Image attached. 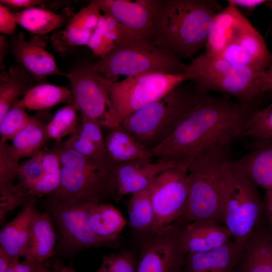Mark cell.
Listing matches in <instances>:
<instances>
[{
    "label": "cell",
    "mask_w": 272,
    "mask_h": 272,
    "mask_svg": "<svg viewBox=\"0 0 272 272\" xmlns=\"http://www.w3.org/2000/svg\"><path fill=\"white\" fill-rule=\"evenodd\" d=\"M254 104L233 101L201 92L190 112L172 133L149 151L152 158L189 163L207 154L227 152L243 137Z\"/></svg>",
    "instance_id": "cell-1"
},
{
    "label": "cell",
    "mask_w": 272,
    "mask_h": 272,
    "mask_svg": "<svg viewBox=\"0 0 272 272\" xmlns=\"http://www.w3.org/2000/svg\"><path fill=\"white\" fill-rule=\"evenodd\" d=\"M218 2L209 0H160L152 40L178 59L191 57L206 46Z\"/></svg>",
    "instance_id": "cell-2"
},
{
    "label": "cell",
    "mask_w": 272,
    "mask_h": 272,
    "mask_svg": "<svg viewBox=\"0 0 272 272\" xmlns=\"http://www.w3.org/2000/svg\"><path fill=\"white\" fill-rule=\"evenodd\" d=\"M57 143L53 148L60 159V181L58 188L47 197L69 202H103L115 199L117 165L109 157L89 158Z\"/></svg>",
    "instance_id": "cell-3"
},
{
    "label": "cell",
    "mask_w": 272,
    "mask_h": 272,
    "mask_svg": "<svg viewBox=\"0 0 272 272\" xmlns=\"http://www.w3.org/2000/svg\"><path fill=\"white\" fill-rule=\"evenodd\" d=\"M186 212L177 223L214 222L223 225V210L231 177L227 152H212L192 160L188 167Z\"/></svg>",
    "instance_id": "cell-4"
},
{
    "label": "cell",
    "mask_w": 272,
    "mask_h": 272,
    "mask_svg": "<svg viewBox=\"0 0 272 272\" xmlns=\"http://www.w3.org/2000/svg\"><path fill=\"white\" fill-rule=\"evenodd\" d=\"M200 93L194 85L191 89L180 84L162 98L126 117L120 126L149 151L172 133L194 106Z\"/></svg>",
    "instance_id": "cell-5"
},
{
    "label": "cell",
    "mask_w": 272,
    "mask_h": 272,
    "mask_svg": "<svg viewBox=\"0 0 272 272\" xmlns=\"http://www.w3.org/2000/svg\"><path fill=\"white\" fill-rule=\"evenodd\" d=\"M98 76L110 101V107L99 124L109 129L119 127L126 117L188 80L187 74H141L127 77L120 81Z\"/></svg>",
    "instance_id": "cell-6"
},
{
    "label": "cell",
    "mask_w": 272,
    "mask_h": 272,
    "mask_svg": "<svg viewBox=\"0 0 272 272\" xmlns=\"http://www.w3.org/2000/svg\"><path fill=\"white\" fill-rule=\"evenodd\" d=\"M89 65L93 72L110 80L120 75L186 74L187 69L179 59L149 39L133 40L117 45Z\"/></svg>",
    "instance_id": "cell-7"
},
{
    "label": "cell",
    "mask_w": 272,
    "mask_h": 272,
    "mask_svg": "<svg viewBox=\"0 0 272 272\" xmlns=\"http://www.w3.org/2000/svg\"><path fill=\"white\" fill-rule=\"evenodd\" d=\"M96 202H69L46 197L40 201L53 223L57 234L55 253L71 257L89 248L116 247L117 243L100 239L92 231L89 213Z\"/></svg>",
    "instance_id": "cell-8"
},
{
    "label": "cell",
    "mask_w": 272,
    "mask_h": 272,
    "mask_svg": "<svg viewBox=\"0 0 272 272\" xmlns=\"http://www.w3.org/2000/svg\"><path fill=\"white\" fill-rule=\"evenodd\" d=\"M264 206L257 186L231 161V177L223 210V225L241 248L260 225Z\"/></svg>",
    "instance_id": "cell-9"
},
{
    "label": "cell",
    "mask_w": 272,
    "mask_h": 272,
    "mask_svg": "<svg viewBox=\"0 0 272 272\" xmlns=\"http://www.w3.org/2000/svg\"><path fill=\"white\" fill-rule=\"evenodd\" d=\"M199 72L200 76L191 81L200 92L224 93L247 104H254L258 96L263 94L260 83L261 72L232 64L218 57L208 56L200 60Z\"/></svg>",
    "instance_id": "cell-10"
},
{
    "label": "cell",
    "mask_w": 272,
    "mask_h": 272,
    "mask_svg": "<svg viewBox=\"0 0 272 272\" xmlns=\"http://www.w3.org/2000/svg\"><path fill=\"white\" fill-rule=\"evenodd\" d=\"M184 163L159 174L149 187L155 214L153 235L177 223L184 215L188 205V167Z\"/></svg>",
    "instance_id": "cell-11"
},
{
    "label": "cell",
    "mask_w": 272,
    "mask_h": 272,
    "mask_svg": "<svg viewBox=\"0 0 272 272\" xmlns=\"http://www.w3.org/2000/svg\"><path fill=\"white\" fill-rule=\"evenodd\" d=\"M176 223L142 242L137 272H183L186 253Z\"/></svg>",
    "instance_id": "cell-12"
},
{
    "label": "cell",
    "mask_w": 272,
    "mask_h": 272,
    "mask_svg": "<svg viewBox=\"0 0 272 272\" xmlns=\"http://www.w3.org/2000/svg\"><path fill=\"white\" fill-rule=\"evenodd\" d=\"M90 2L119 24L123 33L121 44L136 39L152 40L154 17L160 0H93Z\"/></svg>",
    "instance_id": "cell-13"
},
{
    "label": "cell",
    "mask_w": 272,
    "mask_h": 272,
    "mask_svg": "<svg viewBox=\"0 0 272 272\" xmlns=\"http://www.w3.org/2000/svg\"><path fill=\"white\" fill-rule=\"evenodd\" d=\"M73 103L82 116L100 123L110 107L109 95L98 75L89 64L79 66L67 74Z\"/></svg>",
    "instance_id": "cell-14"
},
{
    "label": "cell",
    "mask_w": 272,
    "mask_h": 272,
    "mask_svg": "<svg viewBox=\"0 0 272 272\" xmlns=\"http://www.w3.org/2000/svg\"><path fill=\"white\" fill-rule=\"evenodd\" d=\"M218 57L257 72L264 71L272 62V53L263 38L247 19Z\"/></svg>",
    "instance_id": "cell-15"
},
{
    "label": "cell",
    "mask_w": 272,
    "mask_h": 272,
    "mask_svg": "<svg viewBox=\"0 0 272 272\" xmlns=\"http://www.w3.org/2000/svg\"><path fill=\"white\" fill-rule=\"evenodd\" d=\"M184 163L183 162L141 159L117 165L116 192L114 200L119 201L125 195L148 188L156 177L165 170Z\"/></svg>",
    "instance_id": "cell-16"
},
{
    "label": "cell",
    "mask_w": 272,
    "mask_h": 272,
    "mask_svg": "<svg viewBox=\"0 0 272 272\" xmlns=\"http://www.w3.org/2000/svg\"><path fill=\"white\" fill-rule=\"evenodd\" d=\"M10 50L16 60L36 81L50 76L67 77L56 65L54 57L45 49L46 43L39 35L25 40L20 33L10 42Z\"/></svg>",
    "instance_id": "cell-17"
},
{
    "label": "cell",
    "mask_w": 272,
    "mask_h": 272,
    "mask_svg": "<svg viewBox=\"0 0 272 272\" xmlns=\"http://www.w3.org/2000/svg\"><path fill=\"white\" fill-rule=\"evenodd\" d=\"M19 161L8 142L0 141V215L3 217L31 199L27 190L15 183L18 179Z\"/></svg>",
    "instance_id": "cell-18"
},
{
    "label": "cell",
    "mask_w": 272,
    "mask_h": 272,
    "mask_svg": "<svg viewBox=\"0 0 272 272\" xmlns=\"http://www.w3.org/2000/svg\"><path fill=\"white\" fill-rule=\"evenodd\" d=\"M179 238L186 253H203L218 249L233 240L223 225L210 221L179 223Z\"/></svg>",
    "instance_id": "cell-19"
},
{
    "label": "cell",
    "mask_w": 272,
    "mask_h": 272,
    "mask_svg": "<svg viewBox=\"0 0 272 272\" xmlns=\"http://www.w3.org/2000/svg\"><path fill=\"white\" fill-rule=\"evenodd\" d=\"M37 200L22 207L16 216L5 223L0 231V248L11 260L25 257L30 241V229L33 216L37 211Z\"/></svg>",
    "instance_id": "cell-20"
},
{
    "label": "cell",
    "mask_w": 272,
    "mask_h": 272,
    "mask_svg": "<svg viewBox=\"0 0 272 272\" xmlns=\"http://www.w3.org/2000/svg\"><path fill=\"white\" fill-rule=\"evenodd\" d=\"M247 19L234 5L227 6L215 16L206 44V56L218 57L234 40Z\"/></svg>",
    "instance_id": "cell-21"
},
{
    "label": "cell",
    "mask_w": 272,
    "mask_h": 272,
    "mask_svg": "<svg viewBox=\"0 0 272 272\" xmlns=\"http://www.w3.org/2000/svg\"><path fill=\"white\" fill-rule=\"evenodd\" d=\"M240 252L232 240L211 251L186 253L183 272H238Z\"/></svg>",
    "instance_id": "cell-22"
},
{
    "label": "cell",
    "mask_w": 272,
    "mask_h": 272,
    "mask_svg": "<svg viewBox=\"0 0 272 272\" xmlns=\"http://www.w3.org/2000/svg\"><path fill=\"white\" fill-rule=\"evenodd\" d=\"M238 272H272V235L260 225L241 248Z\"/></svg>",
    "instance_id": "cell-23"
},
{
    "label": "cell",
    "mask_w": 272,
    "mask_h": 272,
    "mask_svg": "<svg viewBox=\"0 0 272 272\" xmlns=\"http://www.w3.org/2000/svg\"><path fill=\"white\" fill-rule=\"evenodd\" d=\"M236 164L257 187L272 189V140H259Z\"/></svg>",
    "instance_id": "cell-24"
},
{
    "label": "cell",
    "mask_w": 272,
    "mask_h": 272,
    "mask_svg": "<svg viewBox=\"0 0 272 272\" xmlns=\"http://www.w3.org/2000/svg\"><path fill=\"white\" fill-rule=\"evenodd\" d=\"M57 234L49 214L46 211L35 212L31 225L30 241L25 258L42 263L55 253Z\"/></svg>",
    "instance_id": "cell-25"
},
{
    "label": "cell",
    "mask_w": 272,
    "mask_h": 272,
    "mask_svg": "<svg viewBox=\"0 0 272 272\" xmlns=\"http://www.w3.org/2000/svg\"><path fill=\"white\" fill-rule=\"evenodd\" d=\"M89 223L94 234L101 240L117 243L127 224L120 211L113 206L103 202L94 203L89 213Z\"/></svg>",
    "instance_id": "cell-26"
},
{
    "label": "cell",
    "mask_w": 272,
    "mask_h": 272,
    "mask_svg": "<svg viewBox=\"0 0 272 272\" xmlns=\"http://www.w3.org/2000/svg\"><path fill=\"white\" fill-rule=\"evenodd\" d=\"M105 146L108 157L116 165L152 159L149 151L121 126L110 129L105 138Z\"/></svg>",
    "instance_id": "cell-27"
},
{
    "label": "cell",
    "mask_w": 272,
    "mask_h": 272,
    "mask_svg": "<svg viewBox=\"0 0 272 272\" xmlns=\"http://www.w3.org/2000/svg\"><path fill=\"white\" fill-rule=\"evenodd\" d=\"M71 91L67 88L49 84L33 86L14 105L24 109L43 110L61 103H72Z\"/></svg>",
    "instance_id": "cell-28"
},
{
    "label": "cell",
    "mask_w": 272,
    "mask_h": 272,
    "mask_svg": "<svg viewBox=\"0 0 272 272\" xmlns=\"http://www.w3.org/2000/svg\"><path fill=\"white\" fill-rule=\"evenodd\" d=\"M35 79L21 65L11 67L0 84V120L33 87Z\"/></svg>",
    "instance_id": "cell-29"
},
{
    "label": "cell",
    "mask_w": 272,
    "mask_h": 272,
    "mask_svg": "<svg viewBox=\"0 0 272 272\" xmlns=\"http://www.w3.org/2000/svg\"><path fill=\"white\" fill-rule=\"evenodd\" d=\"M69 12L57 14L39 8L25 9L13 13L17 24L36 35H43L62 26Z\"/></svg>",
    "instance_id": "cell-30"
},
{
    "label": "cell",
    "mask_w": 272,
    "mask_h": 272,
    "mask_svg": "<svg viewBox=\"0 0 272 272\" xmlns=\"http://www.w3.org/2000/svg\"><path fill=\"white\" fill-rule=\"evenodd\" d=\"M128 224L134 233L145 237L153 235L155 214L149 187L132 194L128 204Z\"/></svg>",
    "instance_id": "cell-31"
},
{
    "label": "cell",
    "mask_w": 272,
    "mask_h": 272,
    "mask_svg": "<svg viewBox=\"0 0 272 272\" xmlns=\"http://www.w3.org/2000/svg\"><path fill=\"white\" fill-rule=\"evenodd\" d=\"M48 139L46 124L34 117L12 140L11 146L15 156L20 160L31 157L42 150L41 148Z\"/></svg>",
    "instance_id": "cell-32"
},
{
    "label": "cell",
    "mask_w": 272,
    "mask_h": 272,
    "mask_svg": "<svg viewBox=\"0 0 272 272\" xmlns=\"http://www.w3.org/2000/svg\"><path fill=\"white\" fill-rule=\"evenodd\" d=\"M42 162L45 170L43 179L35 185L30 193L36 198L48 196L59 187L61 165L59 156L52 148L43 150Z\"/></svg>",
    "instance_id": "cell-33"
},
{
    "label": "cell",
    "mask_w": 272,
    "mask_h": 272,
    "mask_svg": "<svg viewBox=\"0 0 272 272\" xmlns=\"http://www.w3.org/2000/svg\"><path fill=\"white\" fill-rule=\"evenodd\" d=\"M77 111L78 110L73 102L58 110L51 120L46 124L49 139L59 143L62 138L75 133L80 123L79 122Z\"/></svg>",
    "instance_id": "cell-34"
},
{
    "label": "cell",
    "mask_w": 272,
    "mask_h": 272,
    "mask_svg": "<svg viewBox=\"0 0 272 272\" xmlns=\"http://www.w3.org/2000/svg\"><path fill=\"white\" fill-rule=\"evenodd\" d=\"M138 259L132 250H122L103 256L96 272H137Z\"/></svg>",
    "instance_id": "cell-35"
},
{
    "label": "cell",
    "mask_w": 272,
    "mask_h": 272,
    "mask_svg": "<svg viewBox=\"0 0 272 272\" xmlns=\"http://www.w3.org/2000/svg\"><path fill=\"white\" fill-rule=\"evenodd\" d=\"M33 117L25 109L14 105L0 120V141L12 140Z\"/></svg>",
    "instance_id": "cell-36"
},
{
    "label": "cell",
    "mask_w": 272,
    "mask_h": 272,
    "mask_svg": "<svg viewBox=\"0 0 272 272\" xmlns=\"http://www.w3.org/2000/svg\"><path fill=\"white\" fill-rule=\"evenodd\" d=\"M42 155L41 150L20 164L17 183L29 192L44 176Z\"/></svg>",
    "instance_id": "cell-37"
},
{
    "label": "cell",
    "mask_w": 272,
    "mask_h": 272,
    "mask_svg": "<svg viewBox=\"0 0 272 272\" xmlns=\"http://www.w3.org/2000/svg\"><path fill=\"white\" fill-rule=\"evenodd\" d=\"M244 137L272 140V102L264 108L254 111L248 123Z\"/></svg>",
    "instance_id": "cell-38"
},
{
    "label": "cell",
    "mask_w": 272,
    "mask_h": 272,
    "mask_svg": "<svg viewBox=\"0 0 272 272\" xmlns=\"http://www.w3.org/2000/svg\"><path fill=\"white\" fill-rule=\"evenodd\" d=\"M98 7L90 2L71 19L67 27L78 31L92 34L102 16Z\"/></svg>",
    "instance_id": "cell-39"
},
{
    "label": "cell",
    "mask_w": 272,
    "mask_h": 272,
    "mask_svg": "<svg viewBox=\"0 0 272 272\" xmlns=\"http://www.w3.org/2000/svg\"><path fill=\"white\" fill-rule=\"evenodd\" d=\"M62 144L66 147L89 158L100 159L108 157L105 148L98 146L77 132L70 135Z\"/></svg>",
    "instance_id": "cell-40"
},
{
    "label": "cell",
    "mask_w": 272,
    "mask_h": 272,
    "mask_svg": "<svg viewBox=\"0 0 272 272\" xmlns=\"http://www.w3.org/2000/svg\"><path fill=\"white\" fill-rule=\"evenodd\" d=\"M94 54L101 58L106 55L116 46V43L97 27L87 45Z\"/></svg>",
    "instance_id": "cell-41"
},
{
    "label": "cell",
    "mask_w": 272,
    "mask_h": 272,
    "mask_svg": "<svg viewBox=\"0 0 272 272\" xmlns=\"http://www.w3.org/2000/svg\"><path fill=\"white\" fill-rule=\"evenodd\" d=\"M76 132L98 146L105 149V138L98 121L81 115L79 126Z\"/></svg>",
    "instance_id": "cell-42"
},
{
    "label": "cell",
    "mask_w": 272,
    "mask_h": 272,
    "mask_svg": "<svg viewBox=\"0 0 272 272\" xmlns=\"http://www.w3.org/2000/svg\"><path fill=\"white\" fill-rule=\"evenodd\" d=\"M17 22L13 15L4 5H0V32L4 34L12 35L16 28Z\"/></svg>",
    "instance_id": "cell-43"
},
{
    "label": "cell",
    "mask_w": 272,
    "mask_h": 272,
    "mask_svg": "<svg viewBox=\"0 0 272 272\" xmlns=\"http://www.w3.org/2000/svg\"><path fill=\"white\" fill-rule=\"evenodd\" d=\"M45 268L42 263L27 258L18 260L14 264V272H42Z\"/></svg>",
    "instance_id": "cell-44"
},
{
    "label": "cell",
    "mask_w": 272,
    "mask_h": 272,
    "mask_svg": "<svg viewBox=\"0 0 272 272\" xmlns=\"http://www.w3.org/2000/svg\"><path fill=\"white\" fill-rule=\"evenodd\" d=\"M1 4L8 5L17 8H25L26 9L35 7L36 6H41L44 3L39 0H1Z\"/></svg>",
    "instance_id": "cell-45"
},
{
    "label": "cell",
    "mask_w": 272,
    "mask_h": 272,
    "mask_svg": "<svg viewBox=\"0 0 272 272\" xmlns=\"http://www.w3.org/2000/svg\"><path fill=\"white\" fill-rule=\"evenodd\" d=\"M260 83L263 93L266 92L272 93V62L264 71L261 72Z\"/></svg>",
    "instance_id": "cell-46"
},
{
    "label": "cell",
    "mask_w": 272,
    "mask_h": 272,
    "mask_svg": "<svg viewBox=\"0 0 272 272\" xmlns=\"http://www.w3.org/2000/svg\"><path fill=\"white\" fill-rule=\"evenodd\" d=\"M265 0H229L228 2L235 7H240L248 10H253L258 6L264 4Z\"/></svg>",
    "instance_id": "cell-47"
},
{
    "label": "cell",
    "mask_w": 272,
    "mask_h": 272,
    "mask_svg": "<svg viewBox=\"0 0 272 272\" xmlns=\"http://www.w3.org/2000/svg\"><path fill=\"white\" fill-rule=\"evenodd\" d=\"M265 208L269 220L272 235V189L266 191Z\"/></svg>",
    "instance_id": "cell-48"
},
{
    "label": "cell",
    "mask_w": 272,
    "mask_h": 272,
    "mask_svg": "<svg viewBox=\"0 0 272 272\" xmlns=\"http://www.w3.org/2000/svg\"><path fill=\"white\" fill-rule=\"evenodd\" d=\"M11 263V259L0 248V272H7Z\"/></svg>",
    "instance_id": "cell-49"
},
{
    "label": "cell",
    "mask_w": 272,
    "mask_h": 272,
    "mask_svg": "<svg viewBox=\"0 0 272 272\" xmlns=\"http://www.w3.org/2000/svg\"><path fill=\"white\" fill-rule=\"evenodd\" d=\"M18 260H19V259L11 260V263L7 272H14V264L16 261Z\"/></svg>",
    "instance_id": "cell-50"
},
{
    "label": "cell",
    "mask_w": 272,
    "mask_h": 272,
    "mask_svg": "<svg viewBox=\"0 0 272 272\" xmlns=\"http://www.w3.org/2000/svg\"><path fill=\"white\" fill-rule=\"evenodd\" d=\"M264 4L272 13V0L266 1Z\"/></svg>",
    "instance_id": "cell-51"
},
{
    "label": "cell",
    "mask_w": 272,
    "mask_h": 272,
    "mask_svg": "<svg viewBox=\"0 0 272 272\" xmlns=\"http://www.w3.org/2000/svg\"><path fill=\"white\" fill-rule=\"evenodd\" d=\"M42 272H53V271L49 270L47 269L46 268H45Z\"/></svg>",
    "instance_id": "cell-52"
}]
</instances>
